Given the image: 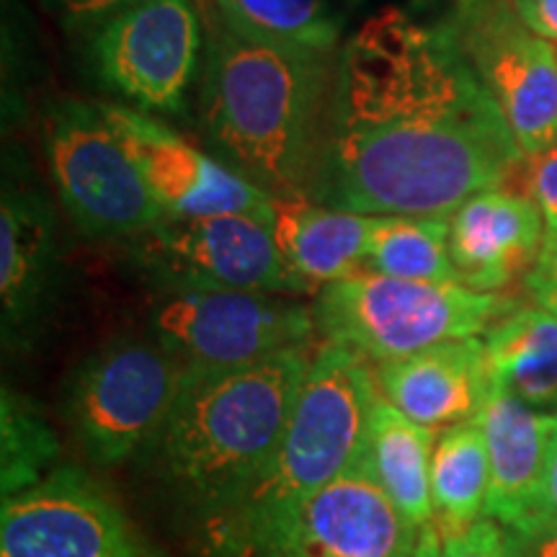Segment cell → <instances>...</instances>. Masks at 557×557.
I'll use <instances>...</instances> for the list:
<instances>
[{"mask_svg":"<svg viewBox=\"0 0 557 557\" xmlns=\"http://www.w3.org/2000/svg\"><path fill=\"white\" fill-rule=\"evenodd\" d=\"M519 16L557 47V0H511Z\"/></svg>","mask_w":557,"mask_h":557,"instance_id":"4dcf8cb0","label":"cell"},{"mask_svg":"<svg viewBox=\"0 0 557 557\" xmlns=\"http://www.w3.org/2000/svg\"><path fill=\"white\" fill-rule=\"evenodd\" d=\"M181 374L158 341L116 336L90 351L62 398V416L90 462L114 468L148 447L171 413Z\"/></svg>","mask_w":557,"mask_h":557,"instance_id":"52a82bcc","label":"cell"},{"mask_svg":"<svg viewBox=\"0 0 557 557\" xmlns=\"http://www.w3.org/2000/svg\"><path fill=\"white\" fill-rule=\"evenodd\" d=\"M37 3L41 5V11L50 13L58 21L62 32L81 41L96 26L135 5L137 0H37Z\"/></svg>","mask_w":557,"mask_h":557,"instance_id":"484cf974","label":"cell"},{"mask_svg":"<svg viewBox=\"0 0 557 557\" xmlns=\"http://www.w3.org/2000/svg\"><path fill=\"white\" fill-rule=\"evenodd\" d=\"M310 364V348H289L248 367L184 369L171 413L143 457L201 524L267 468Z\"/></svg>","mask_w":557,"mask_h":557,"instance_id":"3957f363","label":"cell"},{"mask_svg":"<svg viewBox=\"0 0 557 557\" xmlns=\"http://www.w3.org/2000/svg\"><path fill=\"white\" fill-rule=\"evenodd\" d=\"M60 438L47 421L45 410L18 389L3 387L0 395V487L16 496L37 485L54 470Z\"/></svg>","mask_w":557,"mask_h":557,"instance_id":"d4e9b609","label":"cell"},{"mask_svg":"<svg viewBox=\"0 0 557 557\" xmlns=\"http://www.w3.org/2000/svg\"><path fill=\"white\" fill-rule=\"evenodd\" d=\"M148 323L181 369L248 367L308 348L318 333L315 312L295 297L238 289L158 292Z\"/></svg>","mask_w":557,"mask_h":557,"instance_id":"30bf717a","label":"cell"},{"mask_svg":"<svg viewBox=\"0 0 557 557\" xmlns=\"http://www.w3.org/2000/svg\"><path fill=\"white\" fill-rule=\"evenodd\" d=\"M508 557H557V519L542 517L524 527L504 529Z\"/></svg>","mask_w":557,"mask_h":557,"instance_id":"f546056e","label":"cell"},{"mask_svg":"<svg viewBox=\"0 0 557 557\" xmlns=\"http://www.w3.org/2000/svg\"><path fill=\"white\" fill-rule=\"evenodd\" d=\"M41 148L70 222L90 240H132L165 218L99 103L54 99Z\"/></svg>","mask_w":557,"mask_h":557,"instance_id":"8992f818","label":"cell"},{"mask_svg":"<svg viewBox=\"0 0 557 557\" xmlns=\"http://www.w3.org/2000/svg\"><path fill=\"white\" fill-rule=\"evenodd\" d=\"M513 310L517 299L506 295L367 269L320 287L312 305L325 344L344 346L374 367L444 341L483 336Z\"/></svg>","mask_w":557,"mask_h":557,"instance_id":"5b68a950","label":"cell"},{"mask_svg":"<svg viewBox=\"0 0 557 557\" xmlns=\"http://www.w3.org/2000/svg\"><path fill=\"white\" fill-rule=\"evenodd\" d=\"M421 529L357 462L250 557H413Z\"/></svg>","mask_w":557,"mask_h":557,"instance_id":"5bb4252c","label":"cell"},{"mask_svg":"<svg viewBox=\"0 0 557 557\" xmlns=\"http://www.w3.org/2000/svg\"><path fill=\"white\" fill-rule=\"evenodd\" d=\"M413 557H444V540L438 534L436 524H426L421 529V537H418Z\"/></svg>","mask_w":557,"mask_h":557,"instance_id":"d6a6232c","label":"cell"},{"mask_svg":"<svg viewBox=\"0 0 557 557\" xmlns=\"http://www.w3.org/2000/svg\"><path fill=\"white\" fill-rule=\"evenodd\" d=\"M457 39L527 158L557 143V47L511 0H423Z\"/></svg>","mask_w":557,"mask_h":557,"instance_id":"ba28073f","label":"cell"},{"mask_svg":"<svg viewBox=\"0 0 557 557\" xmlns=\"http://www.w3.org/2000/svg\"><path fill=\"white\" fill-rule=\"evenodd\" d=\"M493 385L534 413L557 418V315L519 308L485 333Z\"/></svg>","mask_w":557,"mask_h":557,"instance_id":"44dd1931","label":"cell"},{"mask_svg":"<svg viewBox=\"0 0 557 557\" xmlns=\"http://www.w3.org/2000/svg\"><path fill=\"white\" fill-rule=\"evenodd\" d=\"M62 287L60 225L37 186L5 176L0 201V329L9 351H29Z\"/></svg>","mask_w":557,"mask_h":557,"instance_id":"9a60e30c","label":"cell"},{"mask_svg":"<svg viewBox=\"0 0 557 557\" xmlns=\"http://www.w3.org/2000/svg\"><path fill=\"white\" fill-rule=\"evenodd\" d=\"M555 418L540 416L493 385L480 413L491 457V491L485 519L517 529L542 519L549 431Z\"/></svg>","mask_w":557,"mask_h":557,"instance_id":"ac0fdd59","label":"cell"},{"mask_svg":"<svg viewBox=\"0 0 557 557\" xmlns=\"http://www.w3.org/2000/svg\"><path fill=\"white\" fill-rule=\"evenodd\" d=\"M367 271L408 282L457 284L447 218H372Z\"/></svg>","mask_w":557,"mask_h":557,"instance_id":"cb8c5ba5","label":"cell"},{"mask_svg":"<svg viewBox=\"0 0 557 557\" xmlns=\"http://www.w3.org/2000/svg\"><path fill=\"white\" fill-rule=\"evenodd\" d=\"M491 491V457L485 431L475 421L438 431L431 459V500L434 524L442 537L462 534L485 519Z\"/></svg>","mask_w":557,"mask_h":557,"instance_id":"603a6c76","label":"cell"},{"mask_svg":"<svg viewBox=\"0 0 557 557\" xmlns=\"http://www.w3.org/2000/svg\"><path fill=\"white\" fill-rule=\"evenodd\" d=\"M524 284L527 295L532 297L537 308L557 315V230H547L537 261H534Z\"/></svg>","mask_w":557,"mask_h":557,"instance_id":"f1b7e54d","label":"cell"},{"mask_svg":"<svg viewBox=\"0 0 557 557\" xmlns=\"http://www.w3.org/2000/svg\"><path fill=\"white\" fill-rule=\"evenodd\" d=\"M382 398L426 429H449L483 413L493 380L483 338L444 341L374 367Z\"/></svg>","mask_w":557,"mask_h":557,"instance_id":"e0dca14e","label":"cell"},{"mask_svg":"<svg viewBox=\"0 0 557 557\" xmlns=\"http://www.w3.org/2000/svg\"><path fill=\"white\" fill-rule=\"evenodd\" d=\"M129 261L156 292L238 289L284 297L315 292L282 259L267 222L243 214L163 218L129 240Z\"/></svg>","mask_w":557,"mask_h":557,"instance_id":"8fae6325","label":"cell"},{"mask_svg":"<svg viewBox=\"0 0 557 557\" xmlns=\"http://www.w3.org/2000/svg\"><path fill=\"white\" fill-rule=\"evenodd\" d=\"M94 78L132 109L184 116L207 37L197 0H137L81 39Z\"/></svg>","mask_w":557,"mask_h":557,"instance_id":"9c48e42d","label":"cell"},{"mask_svg":"<svg viewBox=\"0 0 557 557\" xmlns=\"http://www.w3.org/2000/svg\"><path fill=\"white\" fill-rule=\"evenodd\" d=\"M527 194L537 201L547 230H557V143L540 156L527 158Z\"/></svg>","mask_w":557,"mask_h":557,"instance_id":"4316f807","label":"cell"},{"mask_svg":"<svg viewBox=\"0 0 557 557\" xmlns=\"http://www.w3.org/2000/svg\"><path fill=\"white\" fill-rule=\"evenodd\" d=\"M269 230L289 269L318 289L364 269L372 218L312 199L276 197Z\"/></svg>","mask_w":557,"mask_h":557,"instance_id":"d6986e66","label":"cell"},{"mask_svg":"<svg viewBox=\"0 0 557 557\" xmlns=\"http://www.w3.org/2000/svg\"><path fill=\"white\" fill-rule=\"evenodd\" d=\"M380 395L374 369L359 354L325 344L312 354L282 442L225 511L201 524L212 557H250L315 493L359 462L369 410Z\"/></svg>","mask_w":557,"mask_h":557,"instance_id":"277c9868","label":"cell"},{"mask_svg":"<svg viewBox=\"0 0 557 557\" xmlns=\"http://www.w3.org/2000/svg\"><path fill=\"white\" fill-rule=\"evenodd\" d=\"M361 0H214L220 24L282 50L336 58Z\"/></svg>","mask_w":557,"mask_h":557,"instance_id":"7402d4cb","label":"cell"},{"mask_svg":"<svg viewBox=\"0 0 557 557\" xmlns=\"http://www.w3.org/2000/svg\"><path fill=\"white\" fill-rule=\"evenodd\" d=\"M436 436L434 429L410 421L393 403L382 398V393L374 398L359 462L418 527L434 524L431 459Z\"/></svg>","mask_w":557,"mask_h":557,"instance_id":"ffe728a7","label":"cell"},{"mask_svg":"<svg viewBox=\"0 0 557 557\" xmlns=\"http://www.w3.org/2000/svg\"><path fill=\"white\" fill-rule=\"evenodd\" d=\"M542 511L545 517L557 519V418L549 431L547 447V468H545V498H542Z\"/></svg>","mask_w":557,"mask_h":557,"instance_id":"1f68e13d","label":"cell"},{"mask_svg":"<svg viewBox=\"0 0 557 557\" xmlns=\"http://www.w3.org/2000/svg\"><path fill=\"white\" fill-rule=\"evenodd\" d=\"M447 220L457 284L493 295L529 276L547 235L537 201L508 186L475 194Z\"/></svg>","mask_w":557,"mask_h":557,"instance_id":"2e32d148","label":"cell"},{"mask_svg":"<svg viewBox=\"0 0 557 557\" xmlns=\"http://www.w3.org/2000/svg\"><path fill=\"white\" fill-rule=\"evenodd\" d=\"M524 163L498 103L423 0L372 13L341 45L312 201L367 218H449Z\"/></svg>","mask_w":557,"mask_h":557,"instance_id":"6da1fadb","label":"cell"},{"mask_svg":"<svg viewBox=\"0 0 557 557\" xmlns=\"http://www.w3.org/2000/svg\"><path fill=\"white\" fill-rule=\"evenodd\" d=\"M0 557H158L86 470L62 465L0 506Z\"/></svg>","mask_w":557,"mask_h":557,"instance_id":"7c38bea8","label":"cell"},{"mask_svg":"<svg viewBox=\"0 0 557 557\" xmlns=\"http://www.w3.org/2000/svg\"><path fill=\"white\" fill-rule=\"evenodd\" d=\"M336 58L261 45L209 21L199 86L207 143L274 199H312Z\"/></svg>","mask_w":557,"mask_h":557,"instance_id":"7a4b0ae2","label":"cell"},{"mask_svg":"<svg viewBox=\"0 0 557 557\" xmlns=\"http://www.w3.org/2000/svg\"><path fill=\"white\" fill-rule=\"evenodd\" d=\"M99 107L165 218L199 220L243 214L269 225L274 197L225 160L199 150L148 111L132 109L127 103Z\"/></svg>","mask_w":557,"mask_h":557,"instance_id":"4fadbf2b","label":"cell"},{"mask_svg":"<svg viewBox=\"0 0 557 557\" xmlns=\"http://www.w3.org/2000/svg\"><path fill=\"white\" fill-rule=\"evenodd\" d=\"M442 540L444 557H508L504 529L493 519L478 521L468 532Z\"/></svg>","mask_w":557,"mask_h":557,"instance_id":"83f0119b","label":"cell"}]
</instances>
